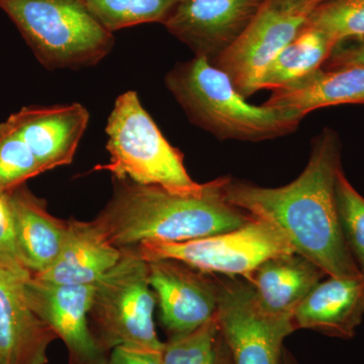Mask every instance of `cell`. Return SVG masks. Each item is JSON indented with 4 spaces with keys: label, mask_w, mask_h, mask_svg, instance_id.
I'll return each instance as SVG.
<instances>
[{
    "label": "cell",
    "mask_w": 364,
    "mask_h": 364,
    "mask_svg": "<svg viewBox=\"0 0 364 364\" xmlns=\"http://www.w3.org/2000/svg\"><path fill=\"white\" fill-rule=\"evenodd\" d=\"M341 150L338 134L324 129L314 139L306 168L291 183L268 188L227 177L224 195L234 207L282 230L294 251L328 277H353L363 272L344 240L335 198Z\"/></svg>",
    "instance_id": "1"
},
{
    "label": "cell",
    "mask_w": 364,
    "mask_h": 364,
    "mask_svg": "<svg viewBox=\"0 0 364 364\" xmlns=\"http://www.w3.org/2000/svg\"><path fill=\"white\" fill-rule=\"evenodd\" d=\"M227 177L207 182L200 195H179L158 186L114 178L111 200L93 223L112 246L136 247L144 241L182 242L237 229L252 219L228 203Z\"/></svg>",
    "instance_id": "2"
},
{
    "label": "cell",
    "mask_w": 364,
    "mask_h": 364,
    "mask_svg": "<svg viewBox=\"0 0 364 364\" xmlns=\"http://www.w3.org/2000/svg\"><path fill=\"white\" fill-rule=\"evenodd\" d=\"M165 83L189 119L221 140H269L293 133L303 119L287 109L249 104L229 76L203 57L176 64Z\"/></svg>",
    "instance_id": "3"
},
{
    "label": "cell",
    "mask_w": 364,
    "mask_h": 364,
    "mask_svg": "<svg viewBox=\"0 0 364 364\" xmlns=\"http://www.w3.org/2000/svg\"><path fill=\"white\" fill-rule=\"evenodd\" d=\"M105 132L111 158L95 170L179 195H200L207 188L208 183H198L189 176L181 151L167 142L135 91L117 97Z\"/></svg>",
    "instance_id": "4"
},
{
    "label": "cell",
    "mask_w": 364,
    "mask_h": 364,
    "mask_svg": "<svg viewBox=\"0 0 364 364\" xmlns=\"http://www.w3.org/2000/svg\"><path fill=\"white\" fill-rule=\"evenodd\" d=\"M0 9L46 68L97 65L114 47V35L85 0H0Z\"/></svg>",
    "instance_id": "5"
},
{
    "label": "cell",
    "mask_w": 364,
    "mask_h": 364,
    "mask_svg": "<svg viewBox=\"0 0 364 364\" xmlns=\"http://www.w3.org/2000/svg\"><path fill=\"white\" fill-rule=\"evenodd\" d=\"M122 257L95 284L90 323L95 337L111 352L117 346L163 351L157 336V299L150 286L148 261L135 248L121 249Z\"/></svg>",
    "instance_id": "6"
},
{
    "label": "cell",
    "mask_w": 364,
    "mask_h": 364,
    "mask_svg": "<svg viewBox=\"0 0 364 364\" xmlns=\"http://www.w3.org/2000/svg\"><path fill=\"white\" fill-rule=\"evenodd\" d=\"M134 248L147 261L176 259L210 274L243 279L269 258L296 252L282 230L253 217L224 233L182 242L144 241Z\"/></svg>",
    "instance_id": "7"
},
{
    "label": "cell",
    "mask_w": 364,
    "mask_h": 364,
    "mask_svg": "<svg viewBox=\"0 0 364 364\" xmlns=\"http://www.w3.org/2000/svg\"><path fill=\"white\" fill-rule=\"evenodd\" d=\"M217 282L218 322L233 364H282L284 339L296 331L291 316L263 308L243 277L224 275Z\"/></svg>",
    "instance_id": "8"
},
{
    "label": "cell",
    "mask_w": 364,
    "mask_h": 364,
    "mask_svg": "<svg viewBox=\"0 0 364 364\" xmlns=\"http://www.w3.org/2000/svg\"><path fill=\"white\" fill-rule=\"evenodd\" d=\"M28 305L56 333L68 351V364H107L109 352L90 327L95 284L66 286L31 277L21 282Z\"/></svg>",
    "instance_id": "9"
},
{
    "label": "cell",
    "mask_w": 364,
    "mask_h": 364,
    "mask_svg": "<svg viewBox=\"0 0 364 364\" xmlns=\"http://www.w3.org/2000/svg\"><path fill=\"white\" fill-rule=\"evenodd\" d=\"M267 0H179L163 25L214 63L247 30Z\"/></svg>",
    "instance_id": "10"
},
{
    "label": "cell",
    "mask_w": 364,
    "mask_h": 364,
    "mask_svg": "<svg viewBox=\"0 0 364 364\" xmlns=\"http://www.w3.org/2000/svg\"><path fill=\"white\" fill-rule=\"evenodd\" d=\"M308 16L284 13L265 2L247 30L213 64L247 98L259 91L268 66L305 28Z\"/></svg>",
    "instance_id": "11"
},
{
    "label": "cell",
    "mask_w": 364,
    "mask_h": 364,
    "mask_svg": "<svg viewBox=\"0 0 364 364\" xmlns=\"http://www.w3.org/2000/svg\"><path fill=\"white\" fill-rule=\"evenodd\" d=\"M148 267L160 321L169 336L193 331L214 317L218 309L215 274L176 259L148 261Z\"/></svg>",
    "instance_id": "12"
},
{
    "label": "cell",
    "mask_w": 364,
    "mask_h": 364,
    "mask_svg": "<svg viewBox=\"0 0 364 364\" xmlns=\"http://www.w3.org/2000/svg\"><path fill=\"white\" fill-rule=\"evenodd\" d=\"M39 162L43 172L73 161L90 112L80 104L32 105L6 119Z\"/></svg>",
    "instance_id": "13"
},
{
    "label": "cell",
    "mask_w": 364,
    "mask_h": 364,
    "mask_svg": "<svg viewBox=\"0 0 364 364\" xmlns=\"http://www.w3.org/2000/svg\"><path fill=\"white\" fill-rule=\"evenodd\" d=\"M21 282L0 267V364H48L58 337L28 305Z\"/></svg>",
    "instance_id": "14"
},
{
    "label": "cell",
    "mask_w": 364,
    "mask_h": 364,
    "mask_svg": "<svg viewBox=\"0 0 364 364\" xmlns=\"http://www.w3.org/2000/svg\"><path fill=\"white\" fill-rule=\"evenodd\" d=\"M364 317V272L353 277H332L318 282L291 318L296 330L351 339Z\"/></svg>",
    "instance_id": "15"
},
{
    "label": "cell",
    "mask_w": 364,
    "mask_h": 364,
    "mask_svg": "<svg viewBox=\"0 0 364 364\" xmlns=\"http://www.w3.org/2000/svg\"><path fill=\"white\" fill-rule=\"evenodd\" d=\"M16 246L23 267L33 277L46 272L58 257L68 220L54 217L47 203L25 186L9 191Z\"/></svg>",
    "instance_id": "16"
},
{
    "label": "cell",
    "mask_w": 364,
    "mask_h": 364,
    "mask_svg": "<svg viewBox=\"0 0 364 364\" xmlns=\"http://www.w3.org/2000/svg\"><path fill=\"white\" fill-rule=\"evenodd\" d=\"M121 257V249L112 246L93 221L69 219L58 257L46 272L33 277L66 286L95 284Z\"/></svg>",
    "instance_id": "17"
},
{
    "label": "cell",
    "mask_w": 364,
    "mask_h": 364,
    "mask_svg": "<svg viewBox=\"0 0 364 364\" xmlns=\"http://www.w3.org/2000/svg\"><path fill=\"white\" fill-rule=\"evenodd\" d=\"M325 277L315 263L294 252L269 258L244 279L252 287L263 308L277 315L291 316Z\"/></svg>",
    "instance_id": "18"
},
{
    "label": "cell",
    "mask_w": 364,
    "mask_h": 364,
    "mask_svg": "<svg viewBox=\"0 0 364 364\" xmlns=\"http://www.w3.org/2000/svg\"><path fill=\"white\" fill-rule=\"evenodd\" d=\"M364 104V66L320 69L289 90L273 91L265 102L304 117L321 107Z\"/></svg>",
    "instance_id": "19"
},
{
    "label": "cell",
    "mask_w": 364,
    "mask_h": 364,
    "mask_svg": "<svg viewBox=\"0 0 364 364\" xmlns=\"http://www.w3.org/2000/svg\"><path fill=\"white\" fill-rule=\"evenodd\" d=\"M336 45L326 33L306 26L268 66L259 90H289L303 82L322 69Z\"/></svg>",
    "instance_id": "20"
},
{
    "label": "cell",
    "mask_w": 364,
    "mask_h": 364,
    "mask_svg": "<svg viewBox=\"0 0 364 364\" xmlns=\"http://www.w3.org/2000/svg\"><path fill=\"white\" fill-rule=\"evenodd\" d=\"M109 32L142 23H164L179 0H85Z\"/></svg>",
    "instance_id": "21"
},
{
    "label": "cell",
    "mask_w": 364,
    "mask_h": 364,
    "mask_svg": "<svg viewBox=\"0 0 364 364\" xmlns=\"http://www.w3.org/2000/svg\"><path fill=\"white\" fill-rule=\"evenodd\" d=\"M306 26L326 33L337 45L364 39V0H327L310 14Z\"/></svg>",
    "instance_id": "22"
},
{
    "label": "cell",
    "mask_w": 364,
    "mask_h": 364,
    "mask_svg": "<svg viewBox=\"0 0 364 364\" xmlns=\"http://www.w3.org/2000/svg\"><path fill=\"white\" fill-rule=\"evenodd\" d=\"M43 173L35 155L6 121L0 124V191H11Z\"/></svg>",
    "instance_id": "23"
},
{
    "label": "cell",
    "mask_w": 364,
    "mask_h": 364,
    "mask_svg": "<svg viewBox=\"0 0 364 364\" xmlns=\"http://www.w3.org/2000/svg\"><path fill=\"white\" fill-rule=\"evenodd\" d=\"M335 198L344 240L364 272V198L352 186L342 168L335 182Z\"/></svg>",
    "instance_id": "24"
},
{
    "label": "cell",
    "mask_w": 364,
    "mask_h": 364,
    "mask_svg": "<svg viewBox=\"0 0 364 364\" xmlns=\"http://www.w3.org/2000/svg\"><path fill=\"white\" fill-rule=\"evenodd\" d=\"M220 328L217 313L200 327L186 334L169 336L164 342V364H214Z\"/></svg>",
    "instance_id": "25"
},
{
    "label": "cell",
    "mask_w": 364,
    "mask_h": 364,
    "mask_svg": "<svg viewBox=\"0 0 364 364\" xmlns=\"http://www.w3.org/2000/svg\"><path fill=\"white\" fill-rule=\"evenodd\" d=\"M0 267L9 270L21 280L33 277L21 262L18 246L9 191H0Z\"/></svg>",
    "instance_id": "26"
},
{
    "label": "cell",
    "mask_w": 364,
    "mask_h": 364,
    "mask_svg": "<svg viewBox=\"0 0 364 364\" xmlns=\"http://www.w3.org/2000/svg\"><path fill=\"white\" fill-rule=\"evenodd\" d=\"M325 69L364 66V39L339 43L324 64Z\"/></svg>",
    "instance_id": "27"
},
{
    "label": "cell",
    "mask_w": 364,
    "mask_h": 364,
    "mask_svg": "<svg viewBox=\"0 0 364 364\" xmlns=\"http://www.w3.org/2000/svg\"><path fill=\"white\" fill-rule=\"evenodd\" d=\"M107 364H164V360L163 351L121 345L109 352Z\"/></svg>",
    "instance_id": "28"
},
{
    "label": "cell",
    "mask_w": 364,
    "mask_h": 364,
    "mask_svg": "<svg viewBox=\"0 0 364 364\" xmlns=\"http://www.w3.org/2000/svg\"><path fill=\"white\" fill-rule=\"evenodd\" d=\"M327 0H267L268 6L284 13L310 16Z\"/></svg>",
    "instance_id": "29"
},
{
    "label": "cell",
    "mask_w": 364,
    "mask_h": 364,
    "mask_svg": "<svg viewBox=\"0 0 364 364\" xmlns=\"http://www.w3.org/2000/svg\"><path fill=\"white\" fill-rule=\"evenodd\" d=\"M214 364H233L231 351L220 332L215 341Z\"/></svg>",
    "instance_id": "30"
},
{
    "label": "cell",
    "mask_w": 364,
    "mask_h": 364,
    "mask_svg": "<svg viewBox=\"0 0 364 364\" xmlns=\"http://www.w3.org/2000/svg\"><path fill=\"white\" fill-rule=\"evenodd\" d=\"M282 364H301L296 360V358H294V354L291 353L289 349H287L284 347V353H282Z\"/></svg>",
    "instance_id": "31"
}]
</instances>
